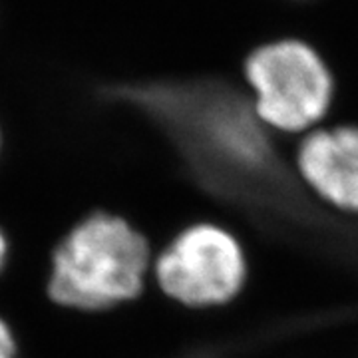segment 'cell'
<instances>
[{"instance_id":"obj_2","label":"cell","mask_w":358,"mask_h":358,"mask_svg":"<svg viewBox=\"0 0 358 358\" xmlns=\"http://www.w3.org/2000/svg\"><path fill=\"white\" fill-rule=\"evenodd\" d=\"M243 76L249 106L265 129L294 136L320 128L334 102V76L310 42L267 40L247 54Z\"/></svg>"},{"instance_id":"obj_3","label":"cell","mask_w":358,"mask_h":358,"mask_svg":"<svg viewBox=\"0 0 358 358\" xmlns=\"http://www.w3.org/2000/svg\"><path fill=\"white\" fill-rule=\"evenodd\" d=\"M247 275L241 241L211 221L179 229L152 263V277L164 296L193 310L229 305L245 289Z\"/></svg>"},{"instance_id":"obj_6","label":"cell","mask_w":358,"mask_h":358,"mask_svg":"<svg viewBox=\"0 0 358 358\" xmlns=\"http://www.w3.org/2000/svg\"><path fill=\"white\" fill-rule=\"evenodd\" d=\"M10 255H13V241H10L6 229L0 225V277L4 275V271L10 263Z\"/></svg>"},{"instance_id":"obj_1","label":"cell","mask_w":358,"mask_h":358,"mask_svg":"<svg viewBox=\"0 0 358 358\" xmlns=\"http://www.w3.org/2000/svg\"><path fill=\"white\" fill-rule=\"evenodd\" d=\"M148 235L108 209L80 215L48 255L44 291L52 305L102 315L138 301L152 275Z\"/></svg>"},{"instance_id":"obj_4","label":"cell","mask_w":358,"mask_h":358,"mask_svg":"<svg viewBox=\"0 0 358 358\" xmlns=\"http://www.w3.org/2000/svg\"><path fill=\"white\" fill-rule=\"evenodd\" d=\"M296 176L320 201L346 215H358V126L317 128L294 152Z\"/></svg>"},{"instance_id":"obj_7","label":"cell","mask_w":358,"mask_h":358,"mask_svg":"<svg viewBox=\"0 0 358 358\" xmlns=\"http://www.w3.org/2000/svg\"><path fill=\"white\" fill-rule=\"evenodd\" d=\"M0 152H2V131H0Z\"/></svg>"},{"instance_id":"obj_5","label":"cell","mask_w":358,"mask_h":358,"mask_svg":"<svg viewBox=\"0 0 358 358\" xmlns=\"http://www.w3.org/2000/svg\"><path fill=\"white\" fill-rule=\"evenodd\" d=\"M0 358H22L18 336L14 333L10 320L0 315Z\"/></svg>"}]
</instances>
